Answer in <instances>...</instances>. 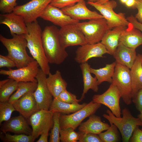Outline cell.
I'll return each mask as SVG.
<instances>
[{
    "label": "cell",
    "instance_id": "obj_41",
    "mask_svg": "<svg viewBox=\"0 0 142 142\" xmlns=\"http://www.w3.org/2000/svg\"><path fill=\"white\" fill-rule=\"evenodd\" d=\"M16 67L14 62L7 55H0V68L6 67L8 69Z\"/></svg>",
    "mask_w": 142,
    "mask_h": 142
},
{
    "label": "cell",
    "instance_id": "obj_43",
    "mask_svg": "<svg viewBox=\"0 0 142 142\" xmlns=\"http://www.w3.org/2000/svg\"><path fill=\"white\" fill-rule=\"evenodd\" d=\"M129 141L131 142H142V130L137 126L134 129Z\"/></svg>",
    "mask_w": 142,
    "mask_h": 142
},
{
    "label": "cell",
    "instance_id": "obj_14",
    "mask_svg": "<svg viewBox=\"0 0 142 142\" xmlns=\"http://www.w3.org/2000/svg\"><path fill=\"white\" fill-rule=\"evenodd\" d=\"M47 75L40 68L36 77L38 85L34 95L39 110H49L53 99L47 84Z\"/></svg>",
    "mask_w": 142,
    "mask_h": 142
},
{
    "label": "cell",
    "instance_id": "obj_5",
    "mask_svg": "<svg viewBox=\"0 0 142 142\" xmlns=\"http://www.w3.org/2000/svg\"><path fill=\"white\" fill-rule=\"evenodd\" d=\"M77 24L84 34L87 43L89 44L100 42L105 34L110 29L104 18L79 22Z\"/></svg>",
    "mask_w": 142,
    "mask_h": 142
},
{
    "label": "cell",
    "instance_id": "obj_7",
    "mask_svg": "<svg viewBox=\"0 0 142 142\" xmlns=\"http://www.w3.org/2000/svg\"><path fill=\"white\" fill-rule=\"evenodd\" d=\"M87 3L94 7L100 13L106 20L110 29L120 26L127 27L130 24L124 13H116L114 11V9L117 6V3L115 1H109L102 4L89 1Z\"/></svg>",
    "mask_w": 142,
    "mask_h": 142
},
{
    "label": "cell",
    "instance_id": "obj_42",
    "mask_svg": "<svg viewBox=\"0 0 142 142\" xmlns=\"http://www.w3.org/2000/svg\"><path fill=\"white\" fill-rule=\"evenodd\" d=\"M132 100L137 109L140 112L142 109V89L138 91Z\"/></svg>",
    "mask_w": 142,
    "mask_h": 142
},
{
    "label": "cell",
    "instance_id": "obj_40",
    "mask_svg": "<svg viewBox=\"0 0 142 142\" xmlns=\"http://www.w3.org/2000/svg\"><path fill=\"white\" fill-rule=\"evenodd\" d=\"M82 0H53L50 4L60 9L74 5Z\"/></svg>",
    "mask_w": 142,
    "mask_h": 142
},
{
    "label": "cell",
    "instance_id": "obj_37",
    "mask_svg": "<svg viewBox=\"0 0 142 142\" xmlns=\"http://www.w3.org/2000/svg\"><path fill=\"white\" fill-rule=\"evenodd\" d=\"M55 98L62 102L69 103H78L81 101L80 99L77 98L75 94L68 91L67 89L62 92Z\"/></svg>",
    "mask_w": 142,
    "mask_h": 142
},
{
    "label": "cell",
    "instance_id": "obj_32",
    "mask_svg": "<svg viewBox=\"0 0 142 142\" xmlns=\"http://www.w3.org/2000/svg\"><path fill=\"white\" fill-rule=\"evenodd\" d=\"M109 128L106 131L99 135L103 142H116L120 139L118 128L114 124L110 123Z\"/></svg>",
    "mask_w": 142,
    "mask_h": 142
},
{
    "label": "cell",
    "instance_id": "obj_27",
    "mask_svg": "<svg viewBox=\"0 0 142 142\" xmlns=\"http://www.w3.org/2000/svg\"><path fill=\"white\" fill-rule=\"evenodd\" d=\"M80 67L83 76V89L82 96L80 99L82 101L84 98L85 95L89 89L95 92L99 90V85L97 79L95 76L93 77L90 71V65L87 62L80 64Z\"/></svg>",
    "mask_w": 142,
    "mask_h": 142
},
{
    "label": "cell",
    "instance_id": "obj_23",
    "mask_svg": "<svg viewBox=\"0 0 142 142\" xmlns=\"http://www.w3.org/2000/svg\"><path fill=\"white\" fill-rule=\"evenodd\" d=\"M110 126L108 124L102 122L100 116L94 114L90 116L86 121L82 122L78 129L81 132L99 135L103 131L107 130Z\"/></svg>",
    "mask_w": 142,
    "mask_h": 142
},
{
    "label": "cell",
    "instance_id": "obj_29",
    "mask_svg": "<svg viewBox=\"0 0 142 142\" xmlns=\"http://www.w3.org/2000/svg\"><path fill=\"white\" fill-rule=\"evenodd\" d=\"M115 62L110 64H107L104 67L98 69L90 68L91 73L95 75L99 85L106 82L110 83L112 82V77L116 65Z\"/></svg>",
    "mask_w": 142,
    "mask_h": 142
},
{
    "label": "cell",
    "instance_id": "obj_51",
    "mask_svg": "<svg viewBox=\"0 0 142 142\" xmlns=\"http://www.w3.org/2000/svg\"><path fill=\"white\" fill-rule=\"evenodd\" d=\"M121 3L125 4L127 0H120Z\"/></svg>",
    "mask_w": 142,
    "mask_h": 142
},
{
    "label": "cell",
    "instance_id": "obj_39",
    "mask_svg": "<svg viewBox=\"0 0 142 142\" xmlns=\"http://www.w3.org/2000/svg\"><path fill=\"white\" fill-rule=\"evenodd\" d=\"M79 142H103L99 135L90 133L79 132Z\"/></svg>",
    "mask_w": 142,
    "mask_h": 142
},
{
    "label": "cell",
    "instance_id": "obj_25",
    "mask_svg": "<svg viewBox=\"0 0 142 142\" xmlns=\"http://www.w3.org/2000/svg\"><path fill=\"white\" fill-rule=\"evenodd\" d=\"M142 54H138L135 61L130 69L132 83V99L138 91L142 89Z\"/></svg>",
    "mask_w": 142,
    "mask_h": 142
},
{
    "label": "cell",
    "instance_id": "obj_12",
    "mask_svg": "<svg viewBox=\"0 0 142 142\" xmlns=\"http://www.w3.org/2000/svg\"><path fill=\"white\" fill-rule=\"evenodd\" d=\"M39 65L34 60L28 65L17 69H1L0 74L7 75L8 78L19 82H37L36 77L39 69Z\"/></svg>",
    "mask_w": 142,
    "mask_h": 142
},
{
    "label": "cell",
    "instance_id": "obj_20",
    "mask_svg": "<svg viewBox=\"0 0 142 142\" xmlns=\"http://www.w3.org/2000/svg\"><path fill=\"white\" fill-rule=\"evenodd\" d=\"M0 24L9 28L11 34H24L27 32L26 24L23 17L13 12L0 14Z\"/></svg>",
    "mask_w": 142,
    "mask_h": 142
},
{
    "label": "cell",
    "instance_id": "obj_48",
    "mask_svg": "<svg viewBox=\"0 0 142 142\" xmlns=\"http://www.w3.org/2000/svg\"><path fill=\"white\" fill-rule=\"evenodd\" d=\"M109 1V0H97L96 2L99 4H102Z\"/></svg>",
    "mask_w": 142,
    "mask_h": 142
},
{
    "label": "cell",
    "instance_id": "obj_22",
    "mask_svg": "<svg viewBox=\"0 0 142 142\" xmlns=\"http://www.w3.org/2000/svg\"><path fill=\"white\" fill-rule=\"evenodd\" d=\"M127 27L120 26L109 29L105 34L100 42L109 53L113 55L119 44V40L123 31Z\"/></svg>",
    "mask_w": 142,
    "mask_h": 142
},
{
    "label": "cell",
    "instance_id": "obj_38",
    "mask_svg": "<svg viewBox=\"0 0 142 142\" xmlns=\"http://www.w3.org/2000/svg\"><path fill=\"white\" fill-rule=\"evenodd\" d=\"M17 0H0V11L3 13L13 12L17 6Z\"/></svg>",
    "mask_w": 142,
    "mask_h": 142
},
{
    "label": "cell",
    "instance_id": "obj_36",
    "mask_svg": "<svg viewBox=\"0 0 142 142\" xmlns=\"http://www.w3.org/2000/svg\"><path fill=\"white\" fill-rule=\"evenodd\" d=\"M15 111L12 104L8 101L0 102V124L9 120L12 113Z\"/></svg>",
    "mask_w": 142,
    "mask_h": 142
},
{
    "label": "cell",
    "instance_id": "obj_35",
    "mask_svg": "<svg viewBox=\"0 0 142 142\" xmlns=\"http://www.w3.org/2000/svg\"><path fill=\"white\" fill-rule=\"evenodd\" d=\"M71 128L61 129L60 133V141L62 142H77L79 135Z\"/></svg>",
    "mask_w": 142,
    "mask_h": 142
},
{
    "label": "cell",
    "instance_id": "obj_54",
    "mask_svg": "<svg viewBox=\"0 0 142 142\" xmlns=\"http://www.w3.org/2000/svg\"></svg>",
    "mask_w": 142,
    "mask_h": 142
},
{
    "label": "cell",
    "instance_id": "obj_18",
    "mask_svg": "<svg viewBox=\"0 0 142 142\" xmlns=\"http://www.w3.org/2000/svg\"><path fill=\"white\" fill-rule=\"evenodd\" d=\"M0 125L1 130L3 133L9 132L15 134H32V129L28 120L20 114L11 118Z\"/></svg>",
    "mask_w": 142,
    "mask_h": 142
},
{
    "label": "cell",
    "instance_id": "obj_26",
    "mask_svg": "<svg viewBox=\"0 0 142 142\" xmlns=\"http://www.w3.org/2000/svg\"><path fill=\"white\" fill-rule=\"evenodd\" d=\"M48 75L46 78L47 84L53 98H55L67 89V83L62 78L61 72L58 70L54 74L50 73Z\"/></svg>",
    "mask_w": 142,
    "mask_h": 142
},
{
    "label": "cell",
    "instance_id": "obj_11",
    "mask_svg": "<svg viewBox=\"0 0 142 142\" xmlns=\"http://www.w3.org/2000/svg\"><path fill=\"white\" fill-rule=\"evenodd\" d=\"M120 98L121 95L118 90L112 83L103 93L94 95L92 100L106 106L116 117H121V113L119 104Z\"/></svg>",
    "mask_w": 142,
    "mask_h": 142
},
{
    "label": "cell",
    "instance_id": "obj_46",
    "mask_svg": "<svg viewBox=\"0 0 142 142\" xmlns=\"http://www.w3.org/2000/svg\"><path fill=\"white\" fill-rule=\"evenodd\" d=\"M52 128H47L40 135L39 139L36 141L37 142H47L49 132Z\"/></svg>",
    "mask_w": 142,
    "mask_h": 142
},
{
    "label": "cell",
    "instance_id": "obj_10",
    "mask_svg": "<svg viewBox=\"0 0 142 142\" xmlns=\"http://www.w3.org/2000/svg\"><path fill=\"white\" fill-rule=\"evenodd\" d=\"M59 36L61 45L65 49L68 47L81 46L87 43L84 34L77 23L61 27L59 29Z\"/></svg>",
    "mask_w": 142,
    "mask_h": 142
},
{
    "label": "cell",
    "instance_id": "obj_30",
    "mask_svg": "<svg viewBox=\"0 0 142 142\" xmlns=\"http://www.w3.org/2000/svg\"><path fill=\"white\" fill-rule=\"evenodd\" d=\"M38 82H19L16 92L10 98L8 102L12 103L26 94L34 93L37 86Z\"/></svg>",
    "mask_w": 142,
    "mask_h": 142
},
{
    "label": "cell",
    "instance_id": "obj_52",
    "mask_svg": "<svg viewBox=\"0 0 142 142\" xmlns=\"http://www.w3.org/2000/svg\"><path fill=\"white\" fill-rule=\"evenodd\" d=\"M88 1L92 2H96L97 0H87Z\"/></svg>",
    "mask_w": 142,
    "mask_h": 142
},
{
    "label": "cell",
    "instance_id": "obj_44",
    "mask_svg": "<svg viewBox=\"0 0 142 142\" xmlns=\"http://www.w3.org/2000/svg\"><path fill=\"white\" fill-rule=\"evenodd\" d=\"M135 9L138 10V12L135 17L138 21L142 23V0H136Z\"/></svg>",
    "mask_w": 142,
    "mask_h": 142
},
{
    "label": "cell",
    "instance_id": "obj_6",
    "mask_svg": "<svg viewBox=\"0 0 142 142\" xmlns=\"http://www.w3.org/2000/svg\"><path fill=\"white\" fill-rule=\"evenodd\" d=\"M116 63L112 83L118 90L121 98L124 103L129 105L132 102L130 69L126 66Z\"/></svg>",
    "mask_w": 142,
    "mask_h": 142
},
{
    "label": "cell",
    "instance_id": "obj_45",
    "mask_svg": "<svg viewBox=\"0 0 142 142\" xmlns=\"http://www.w3.org/2000/svg\"><path fill=\"white\" fill-rule=\"evenodd\" d=\"M126 18L133 27L139 30L142 32V23L139 22L134 16L131 15L127 17Z\"/></svg>",
    "mask_w": 142,
    "mask_h": 142
},
{
    "label": "cell",
    "instance_id": "obj_24",
    "mask_svg": "<svg viewBox=\"0 0 142 142\" xmlns=\"http://www.w3.org/2000/svg\"><path fill=\"white\" fill-rule=\"evenodd\" d=\"M135 50L127 47L119 43L113 55L115 60V62L130 69L137 57Z\"/></svg>",
    "mask_w": 142,
    "mask_h": 142
},
{
    "label": "cell",
    "instance_id": "obj_1",
    "mask_svg": "<svg viewBox=\"0 0 142 142\" xmlns=\"http://www.w3.org/2000/svg\"><path fill=\"white\" fill-rule=\"evenodd\" d=\"M27 32L24 34L27 47L32 57L46 75L50 73L49 62L45 54L42 39V30L37 21L26 23Z\"/></svg>",
    "mask_w": 142,
    "mask_h": 142
},
{
    "label": "cell",
    "instance_id": "obj_47",
    "mask_svg": "<svg viewBox=\"0 0 142 142\" xmlns=\"http://www.w3.org/2000/svg\"><path fill=\"white\" fill-rule=\"evenodd\" d=\"M136 3V0H127L125 4L128 7L135 9Z\"/></svg>",
    "mask_w": 142,
    "mask_h": 142
},
{
    "label": "cell",
    "instance_id": "obj_21",
    "mask_svg": "<svg viewBox=\"0 0 142 142\" xmlns=\"http://www.w3.org/2000/svg\"><path fill=\"white\" fill-rule=\"evenodd\" d=\"M119 43L127 47L136 49L142 45V32L130 23L122 32Z\"/></svg>",
    "mask_w": 142,
    "mask_h": 142
},
{
    "label": "cell",
    "instance_id": "obj_50",
    "mask_svg": "<svg viewBox=\"0 0 142 142\" xmlns=\"http://www.w3.org/2000/svg\"><path fill=\"white\" fill-rule=\"evenodd\" d=\"M140 112V113L138 115L137 117L139 118L142 122V109Z\"/></svg>",
    "mask_w": 142,
    "mask_h": 142
},
{
    "label": "cell",
    "instance_id": "obj_31",
    "mask_svg": "<svg viewBox=\"0 0 142 142\" xmlns=\"http://www.w3.org/2000/svg\"><path fill=\"white\" fill-rule=\"evenodd\" d=\"M9 79L5 84L0 87V102L8 101L17 88L18 82L12 79Z\"/></svg>",
    "mask_w": 142,
    "mask_h": 142
},
{
    "label": "cell",
    "instance_id": "obj_13",
    "mask_svg": "<svg viewBox=\"0 0 142 142\" xmlns=\"http://www.w3.org/2000/svg\"><path fill=\"white\" fill-rule=\"evenodd\" d=\"M53 113L49 110H39L33 114L28 120L32 129V135L35 140L47 128H52Z\"/></svg>",
    "mask_w": 142,
    "mask_h": 142
},
{
    "label": "cell",
    "instance_id": "obj_8",
    "mask_svg": "<svg viewBox=\"0 0 142 142\" xmlns=\"http://www.w3.org/2000/svg\"><path fill=\"white\" fill-rule=\"evenodd\" d=\"M101 104L91 101L83 108L70 114H61L60 123L61 129L71 128L75 130L85 118L94 114Z\"/></svg>",
    "mask_w": 142,
    "mask_h": 142
},
{
    "label": "cell",
    "instance_id": "obj_28",
    "mask_svg": "<svg viewBox=\"0 0 142 142\" xmlns=\"http://www.w3.org/2000/svg\"><path fill=\"white\" fill-rule=\"evenodd\" d=\"M87 103H69L62 102L53 98L49 110L54 113L58 112L64 114H69L80 110L84 107Z\"/></svg>",
    "mask_w": 142,
    "mask_h": 142
},
{
    "label": "cell",
    "instance_id": "obj_33",
    "mask_svg": "<svg viewBox=\"0 0 142 142\" xmlns=\"http://www.w3.org/2000/svg\"><path fill=\"white\" fill-rule=\"evenodd\" d=\"M3 135L1 134L2 140L4 142H33L35 140L32 135H28L25 134H15L12 135L4 133Z\"/></svg>",
    "mask_w": 142,
    "mask_h": 142
},
{
    "label": "cell",
    "instance_id": "obj_17",
    "mask_svg": "<svg viewBox=\"0 0 142 142\" xmlns=\"http://www.w3.org/2000/svg\"><path fill=\"white\" fill-rule=\"evenodd\" d=\"M40 17L61 27L79 22V21L74 19L65 14L61 9L50 4L44 9Z\"/></svg>",
    "mask_w": 142,
    "mask_h": 142
},
{
    "label": "cell",
    "instance_id": "obj_53",
    "mask_svg": "<svg viewBox=\"0 0 142 142\" xmlns=\"http://www.w3.org/2000/svg\"><path fill=\"white\" fill-rule=\"evenodd\" d=\"M141 129L142 130V129Z\"/></svg>",
    "mask_w": 142,
    "mask_h": 142
},
{
    "label": "cell",
    "instance_id": "obj_4",
    "mask_svg": "<svg viewBox=\"0 0 142 142\" xmlns=\"http://www.w3.org/2000/svg\"><path fill=\"white\" fill-rule=\"evenodd\" d=\"M106 112L107 114H103V117L110 123L116 126L121 134L123 142H129L135 128L138 126H142L140 120L134 117L129 109L125 108L122 110V117H116L109 109L107 110Z\"/></svg>",
    "mask_w": 142,
    "mask_h": 142
},
{
    "label": "cell",
    "instance_id": "obj_2",
    "mask_svg": "<svg viewBox=\"0 0 142 142\" xmlns=\"http://www.w3.org/2000/svg\"><path fill=\"white\" fill-rule=\"evenodd\" d=\"M59 29L52 25L46 26L42 33L43 45L49 63L59 65L65 60L68 54L61 45L59 38Z\"/></svg>",
    "mask_w": 142,
    "mask_h": 142
},
{
    "label": "cell",
    "instance_id": "obj_34",
    "mask_svg": "<svg viewBox=\"0 0 142 142\" xmlns=\"http://www.w3.org/2000/svg\"><path fill=\"white\" fill-rule=\"evenodd\" d=\"M61 114V113L58 112L53 113V124L50 134L49 142H59L60 141V118Z\"/></svg>",
    "mask_w": 142,
    "mask_h": 142
},
{
    "label": "cell",
    "instance_id": "obj_19",
    "mask_svg": "<svg viewBox=\"0 0 142 142\" xmlns=\"http://www.w3.org/2000/svg\"><path fill=\"white\" fill-rule=\"evenodd\" d=\"M16 111L27 120L39 110L34 93H28L12 103Z\"/></svg>",
    "mask_w": 142,
    "mask_h": 142
},
{
    "label": "cell",
    "instance_id": "obj_3",
    "mask_svg": "<svg viewBox=\"0 0 142 142\" xmlns=\"http://www.w3.org/2000/svg\"><path fill=\"white\" fill-rule=\"evenodd\" d=\"M12 36L9 39L0 35V41L8 52L7 56L14 62L17 68L28 65L35 60L27 52V42L24 34Z\"/></svg>",
    "mask_w": 142,
    "mask_h": 142
},
{
    "label": "cell",
    "instance_id": "obj_49",
    "mask_svg": "<svg viewBox=\"0 0 142 142\" xmlns=\"http://www.w3.org/2000/svg\"><path fill=\"white\" fill-rule=\"evenodd\" d=\"M8 79H4L0 81V87H1L5 84L8 80Z\"/></svg>",
    "mask_w": 142,
    "mask_h": 142
},
{
    "label": "cell",
    "instance_id": "obj_9",
    "mask_svg": "<svg viewBox=\"0 0 142 142\" xmlns=\"http://www.w3.org/2000/svg\"><path fill=\"white\" fill-rule=\"evenodd\" d=\"M53 0H32L24 4L17 6L13 12L23 18L26 23L37 21L46 7Z\"/></svg>",
    "mask_w": 142,
    "mask_h": 142
},
{
    "label": "cell",
    "instance_id": "obj_16",
    "mask_svg": "<svg viewBox=\"0 0 142 142\" xmlns=\"http://www.w3.org/2000/svg\"><path fill=\"white\" fill-rule=\"evenodd\" d=\"M61 9L65 14L72 19L79 21L81 20H89L104 18L101 14L88 9L86 6L84 0H81L73 6Z\"/></svg>",
    "mask_w": 142,
    "mask_h": 142
},
{
    "label": "cell",
    "instance_id": "obj_15",
    "mask_svg": "<svg viewBox=\"0 0 142 142\" xmlns=\"http://www.w3.org/2000/svg\"><path fill=\"white\" fill-rule=\"evenodd\" d=\"M109 54L105 47L100 42L95 44L87 43L80 46L75 52V60L79 64L87 62L94 57H103L105 54Z\"/></svg>",
    "mask_w": 142,
    "mask_h": 142
}]
</instances>
